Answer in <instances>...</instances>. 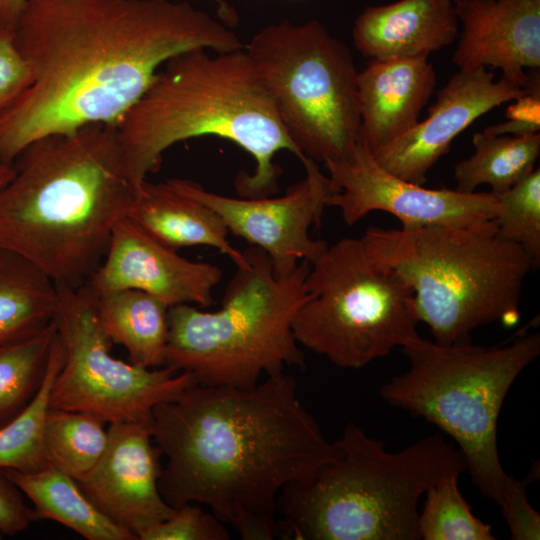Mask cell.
<instances>
[{
    "instance_id": "1",
    "label": "cell",
    "mask_w": 540,
    "mask_h": 540,
    "mask_svg": "<svg viewBox=\"0 0 540 540\" xmlns=\"http://www.w3.org/2000/svg\"><path fill=\"white\" fill-rule=\"evenodd\" d=\"M13 33L33 82L0 115L9 162L48 135L116 127L173 56L245 46L207 12L171 0H27Z\"/></svg>"
},
{
    "instance_id": "2",
    "label": "cell",
    "mask_w": 540,
    "mask_h": 540,
    "mask_svg": "<svg viewBox=\"0 0 540 540\" xmlns=\"http://www.w3.org/2000/svg\"><path fill=\"white\" fill-rule=\"evenodd\" d=\"M151 435L167 459L165 501L205 504L244 540L278 537L281 491L311 481L338 454L284 372L249 388L195 383L154 408Z\"/></svg>"
},
{
    "instance_id": "3",
    "label": "cell",
    "mask_w": 540,
    "mask_h": 540,
    "mask_svg": "<svg viewBox=\"0 0 540 540\" xmlns=\"http://www.w3.org/2000/svg\"><path fill=\"white\" fill-rule=\"evenodd\" d=\"M14 167L0 191V251L25 258L56 285L86 284L134 195L116 127L92 124L42 137Z\"/></svg>"
},
{
    "instance_id": "4",
    "label": "cell",
    "mask_w": 540,
    "mask_h": 540,
    "mask_svg": "<svg viewBox=\"0 0 540 540\" xmlns=\"http://www.w3.org/2000/svg\"><path fill=\"white\" fill-rule=\"evenodd\" d=\"M116 135L134 191L159 168L166 150L194 137L229 140L253 157V173L240 172L234 181L243 198L278 192L276 153L286 150L303 157L244 48L214 55L193 49L168 59L118 123Z\"/></svg>"
},
{
    "instance_id": "5",
    "label": "cell",
    "mask_w": 540,
    "mask_h": 540,
    "mask_svg": "<svg viewBox=\"0 0 540 540\" xmlns=\"http://www.w3.org/2000/svg\"><path fill=\"white\" fill-rule=\"evenodd\" d=\"M338 454L306 483L279 494L278 537L294 540H419L418 504L445 475L466 469L440 435L398 452L350 422L333 442Z\"/></svg>"
},
{
    "instance_id": "6",
    "label": "cell",
    "mask_w": 540,
    "mask_h": 540,
    "mask_svg": "<svg viewBox=\"0 0 540 540\" xmlns=\"http://www.w3.org/2000/svg\"><path fill=\"white\" fill-rule=\"evenodd\" d=\"M378 266L412 291L420 322L439 344L470 341L496 321L513 324L524 281L536 263L501 238L494 221L469 227H369L360 238Z\"/></svg>"
},
{
    "instance_id": "7",
    "label": "cell",
    "mask_w": 540,
    "mask_h": 540,
    "mask_svg": "<svg viewBox=\"0 0 540 540\" xmlns=\"http://www.w3.org/2000/svg\"><path fill=\"white\" fill-rule=\"evenodd\" d=\"M221 307L202 311L191 304L169 308L164 366L192 374L199 385L249 388L262 374L304 366L292 324L307 300L311 263L302 260L288 276L277 277L261 248L245 251Z\"/></svg>"
},
{
    "instance_id": "8",
    "label": "cell",
    "mask_w": 540,
    "mask_h": 540,
    "mask_svg": "<svg viewBox=\"0 0 540 540\" xmlns=\"http://www.w3.org/2000/svg\"><path fill=\"white\" fill-rule=\"evenodd\" d=\"M402 350L410 368L383 384L380 395L449 435L479 491L499 504L509 475L499 459L497 422L510 387L540 353L539 333L494 346L419 336Z\"/></svg>"
},
{
    "instance_id": "9",
    "label": "cell",
    "mask_w": 540,
    "mask_h": 540,
    "mask_svg": "<svg viewBox=\"0 0 540 540\" xmlns=\"http://www.w3.org/2000/svg\"><path fill=\"white\" fill-rule=\"evenodd\" d=\"M298 151L316 162L349 156L361 141L352 52L316 19L265 26L244 46Z\"/></svg>"
},
{
    "instance_id": "10",
    "label": "cell",
    "mask_w": 540,
    "mask_h": 540,
    "mask_svg": "<svg viewBox=\"0 0 540 540\" xmlns=\"http://www.w3.org/2000/svg\"><path fill=\"white\" fill-rule=\"evenodd\" d=\"M307 300L292 324L298 344L340 368L359 369L419 337L413 291L342 238L310 265Z\"/></svg>"
},
{
    "instance_id": "11",
    "label": "cell",
    "mask_w": 540,
    "mask_h": 540,
    "mask_svg": "<svg viewBox=\"0 0 540 540\" xmlns=\"http://www.w3.org/2000/svg\"><path fill=\"white\" fill-rule=\"evenodd\" d=\"M54 323L63 364L50 392V408L90 413L104 423L127 422L152 428L153 410L196 383L192 374L162 366L142 368L111 354L113 342L87 284L57 285Z\"/></svg>"
},
{
    "instance_id": "12",
    "label": "cell",
    "mask_w": 540,
    "mask_h": 540,
    "mask_svg": "<svg viewBox=\"0 0 540 540\" xmlns=\"http://www.w3.org/2000/svg\"><path fill=\"white\" fill-rule=\"evenodd\" d=\"M305 177L281 197L234 198L204 189L190 179L172 178L169 185L213 209L229 233L268 255L277 277L290 275L302 260L314 262L327 248L311 238V226H320L330 196L337 192L317 162L303 156Z\"/></svg>"
},
{
    "instance_id": "13",
    "label": "cell",
    "mask_w": 540,
    "mask_h": 540,
    "mask_svg": "<svg viewBox=\"0 0 540 540\" xmlns=\"http://www.w3.org/2000/svg\"><path fill=\"white\" fill-rule=\"evenodd\" d=\"M337 190L327 206L337 207L352 226L372 211L397 217L403 229L469 227L494 221L499 201L492 192L427 189L385 169L360 141L348 157L324 162Z\"/></svg>"
},
{
    "instance_id": "14",
    "label": "cell",
    "mask_w": 540,
    "mask_h": 540,
    "mask_svg": "<svg viewBox=\"0 0 540 540\" xmlns=\"http://www.w3.org/2000/svg\"><path fill=\"white\" fill-rule=\"evenodd\" d=\"M152 428L141 424H109L106 449L85 476L76 480L93 505L138 540L143 530L171 517L158 487L162 453Z\"/></svg>"
},
{
    "instance_id": "15",
    "label": "cell",
    "mask_w": 540,
    "mask_h": 540,
    "mask_svg": "<svg viewBox=\"0 0 540 540\" xmlns=\"http://www.w3.org/2000/svg\"><path fill=\"white\" fill-rule=\"evenodd\" d=\"M529 85L522 88L503 77L496 81L486 67L460 69L438 91L428 116L373 156L389 173L422 185L456 136L493 108L524 94Z\"/></svg>"
},
{
    "instance_id": "16",
    "label": "cell",
    "mask_w": 540,
    "mask_h": 540,
    "mask_svg": "<svg viewBox=\"0 0 540 540\" xmlns=\"http://www.w3.org/2000/svg\"><path fill=\"white\" fill-rule=\"evenodd\" d=\"M222 274L216 265L180 256L124 217L114 227L106 254L86 284L96 294L143 291L169 308L192 303L208 307Z\"/></svg>"
},
{
    "instance_id": "17",
    "label": "cell",
    "mask_w": 540,
    "mask_h": 540,
    "mask_svg": "<svg viewBox=\"0 0 540 540\" xmlns=\"http://www.w3.org/2000/svg\"><path fill=\"white\" fill-rule=\"evenodd\" d=\"M462 26L453 62L460 69L493 66L526 88V68L540 67V0H486L455 5Z\"/></svg>"
},
{
    "instance_id": "18",
    "label": "cell",
    "mask_w": 540,
    "mask_h": 540,
    "mask_svg": "<svg viewBox=\"0 0 540 540\" xmlns=\"http://www.w3.org/2000/svg\"><path fill=\"white\" fill-rule=\"evenodd\" d=\"M435 83L427 58L370 60L358 72L361 141L372 155L419 122Z\"/></svg>"
},
{
    "instance_id": "19",
    "label": "cell",
    "mask_w": 540,
    "mask_h": 540,
    "mask_svg": "<svg viewBox=\"0 0 540 540\" xmlns=\"http://www.w3.org/2000/svg\"><path fill=\"white\" fill-rule=\"evenodd\" d=\"M452 0H398L366 7L352 28L355 48L370 60L427 58L459 33Z\"/></svg>"
},
{
    "instance_id": "20",
    "label": "cell",
    "mask_w": 540,
    "mask_h": 540,
    "mask_svg": "<svg viewBox=\"0 0 540 540\" xmlns=\"http://www.w3.org/2000/svg\"><path fill=\"white\" fill-rule=\"evenodd\" d=\"M127 218L162 244L174 249L211 246L243 266L244 252L232 247L228 228L209 206L172 188L167 181L145 180L135 191Z\"/></svg>"
},
{
    "instance_id": "21",
    "label": "cell",
    "mask_w": 540,
    "mask_h": 540,
    "mask_svg": "<svg viewBox=\"0 0 540 540\" xmlns=\"http://www.w3.org/2000/svg\"><path fill=\"white\" fill-rule=\"evenodd\" d=\"M4 470L32 502V522L53 520L88 540H137L102 514L77 481L58 468L49 465L36 472Z\"/></svg>"
},
{
    "instance_id": "22",
    "label": "cell",
    "mask_w": 540,
    "mask_h": 540,
    "mask_svg": "<svg viewBox=\"0 0 540 540\" xmlns=\"http://www.w3.org/2000/svg\"><path fill=\"white\" fill-rule=\"evenodd\" d=\"M96 296L101 324L113 343L126 348L129 362L142 368L164 366L169 307L155 296L134 289Z\"/></svg>"
},
{
    "instance_id": "23",
    "label": "cell",
    "mask_w": 540,
    "mask_h": 540,
    "mask_svg": "<svg viewBox=\"0 0 540 540\" xmlns=\"http://www.w3.org/2000/svg\"><path fill=\"white\" fill-rule=\"evenodd\" d=\"M57 285L25 258L0 251V343L32 336L54 320Z\"/></svg>"
},
{
    "instance_id": "24",
    "label": "cell",
    "mask_w": 540,
    "mask_h": 540,
    "mask_svg": "<svg viewBox=\"0 0 540 540\" xmlns=\"http://www.w3.org/2000/svg\"><path fill=\"white\" fill-rule=\"evenodd\" d=\"M474 153L454 167L457 190L474 192L480 185H490L494 194L502 193L535 168L540 154V133L522 136L473 135Z\"/></svg>"
},
{
    "instance_id": "25",
    "label": "cell",
    "mask_w": 540,
    "mask_h": 540,
    "mask_svg": "<svg viewBox=\"0 0 540 540\" xmlns=\"http://www.w3.org/2000/svg\"><path fill=\"white\" fill-rule=\"evenodd\" d=\"M64 359L56 331L45 379L30 403L10 422L0 427V468L36 472L49 461L44 446V428L50 408L53 381Z\"/></svg>"
},
{
    "instance_id": "26",
    "label": "cell",
    "mask_w": 540,
    "mask_h": 540,
    "mask_svg": "<svg viewBox=\"0 0 540 540\" xmlns=\"http://www.w3.org/2000/svg\"><path fill=\"white\" fill-rule=\"evenodd\" d=\"M55 336L53 321L32 336L0 343V427L16 417L40 389Z\"/></svg>"
},
{
    "instance_id": "27",
    "label": "cell",
    "mask_w": 540,
    "mask_h": 540,
    "mask_svg": "<svg viewBox=\"0 0 540 540\" xmlns=\"http://www.w3.org/2000/svg\"><path fill=\"white\" fill-rule=\"evenodd\" d=\"M96 416L81 411L49 408L44 446L49 464L79 480L102 457L108 430Z\"/></svg>"
},
{
    "instance_id": "28",
    "label": "cell",
    "mask_w": 540,
    "mask_h": 540,
    "mask_svg": "<svg viewBox=\"0 0 540 540\" xmlns=\"http://www.w3.org/2000/svg\"><path fill=\"white\" fill-rule=\"evenodd\" d=\"M461 472H451L428 488L419 513L420 539L494 540L491 527L475 517L458 487Z\"/></svg>"
},
{
    "instance_id": "29",
    "label": "cell",
    "mask_w": 540,
    "mask_h": 540,
    "mask_svg": "<svg viewBox=\"0 0 540 540\" xmlns=\"http://www.w3.org/2000/svg\"><path fill=\"white\" fill-rule=\"evenodd\" d=\"M499 211L494 222L498 235L525 249L540 261V170L534 169L508 190L495 194Z\"/></svg>"
},
{
    "instance_id": "30",
    "label": "cell",
    "mask_w": 540,
    "mask_h": 540,
    "mask_svg": "<svg viewBox=\"0 0 540 540\" xmlns=\"http://www.w3.org/2000/svg\"><path fill=\"white\" fill-rule=\"evenodd\" d=\"M230 533L212 512L196 503L176 508L168 519L143 530L138 540H228Z\"/></svg>"
},
{
    "instance_id": "31",
    "label": "cell",
    "mask_w": 540,
    "mask_h": 540,
    "mask_svg": "<svg viewBox=\"0 0 540 540\" xmlns=\"http://www.w3.org/2000/svg\"><path fill=\"white\" fill-rule=\"evenodd\" d=\"M33 82V71L19 52L13 29L0 28V115Z\"/></svg>"
},
{
    "instance_id": "32",
    "label": "cell",
    "mask_w": 540,
    "mask_h": 540,
    "mask_svg": "<svg viewBox=\"0 0 540 540\" xmlns=\"http://www.w3.org/2000/svg\"><path fill=\"white\" fill-rule=\"evenodd\" d=\"M527 483L509 475L498 504L514 540L540 538V516L528 502Z\"/></svg>"
},
{
    "instance_id": "33",
    "label": "cell",
    "mask_w": 540,
    "mask_h": 540,
    "mask_svg": "<svg viewBox=\"0 0 540 540\" xmlns=\"http://www.w3.org/2000/svg\"><path fill=\"white\" fill-rule=\"evenodd\" d=\"M20 489L0 468V534L14 536L32 522L31 507L24 503Z\"/></svg>"
},
{
    "instance_id": "34",
    "label": "cell",
    "mask_w": 540,
    "mask_h": 540,
    "mask_svg": "<svg viewBox=\"0 0 540 540\" xmlns=\"http://www.w3.org/2000/svg\"><path fill=\"white\" fill-rule=\"evenodd\" d=\"M507 120L518 122L540 131V81L533 75L528 90L512 100L505 111Z\"/></svg>"
},
{
    "instance_id": "35",
    "label": "cell",
    "mask_w": 540,
    "mask_h": 540,
    "mask_svg": "<svg viewBox=\"0 0 540 540\" xmlns=\"http://www.w3.org/2000/svg\"><path fill=\"white\" fill-rule=\"evenodd\" d=\"M27 0H0V20L4 27L14 29Z\"/></svg>"
},
{
    "instance_id": "36",
    "label": "cell",
    "mask_w": 540,
    "mask_h": 540,
    "mask_svg": "<svg viewBox=\"0 0 540 540\" xmlns=\"http://www.w3.org/2000/svg\"><path fill=\"white\" fill-rule=\"evenodd\" d=\"M15 172L14 162H9L0 157V191L11 180Z\"/></svg>"
},
{
    "instance_id": "37",
    "label": "cell",
    "mask_w": 540,
    "mask_h": 540,
    "mask_svg": "<svg viewBox=\"0 0 540 540\" xmlns=\"http://www.w3.org/2000/svg\"><path fill=\"white\" fill-rule=\"evenodd\" d=\"M215 1L218 3L220 17L223 19V21H226L227 23L236 21V13L228 4H226L223 0Z\"/></svg>"
},
{
    "instance_id": "38",
    "label": "cell",
    "mask_w": 540,
    "mask_h": 540,
    "mask_svg": "<svg viewBox=\"0 0 540 540\" xmlns=\"http://www.w3.org/2000/svg\"><path fill=\"white\" fill-rule=\"evenodd\" d=\"M455 5L474 2V1H486V0H452Z\"/></svg>"
},
{
    "instance_id": "39",
    "label": "cell",
    "mask_w": 540,
    "mask_h": 540,
    "mask_svg": "<svg viewBox=\"0 0 540 540\" xmlns=\"http://www.w3.org/2000/svg\"><path fill=\"white\" fill-rule=\"evenodd\" d=\"M2 27H4V26H3V24H2V22H1V20H0V28H2Z\"/></svg>"
},
{
    "instance_id": "40",
    "label": "cell",
    "mask_w": 540,
    "mask_h": 540,
    "mask_svg": "<svg viewBox=\"0 0 540 540\" xmlns=\"http://www.w3.org/2000/svg\"><path fill=\"white\" fill-rule=\"evenodd\" d=\"M2 538H3V535H2V534H0V539H2Z\"/></svg>"
}]
</instances>
